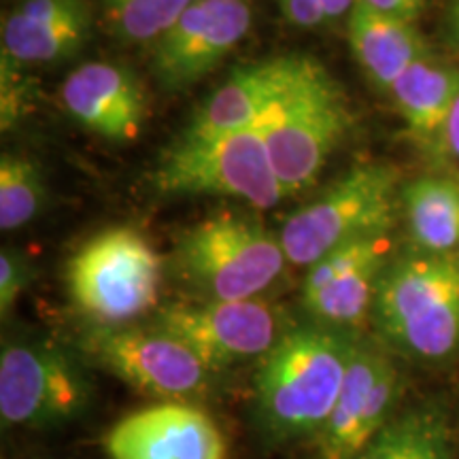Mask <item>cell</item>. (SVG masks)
Wrapping results in <instances>:
<instances>
[{
	"label": "cell",
	"mask_w": 459,
	"mask_h": 459,
	"mask_svg": "<svg viewBox=\"0 0 459 459\" xmlns=\"http://www.w3.org/2000/svg\"><path fill=\"white\" fill-rule=\"evenodd\" d=\"M400 200L398 169L385 162L355 166L281 228L287 262L311 268L336 247L389 232Z\"/></svg>",
	"instance_id": "obj_6"
},
{
	"label": "cell",
	"mask_w": 459,
	"mask_h": 459,
	"mask_svg": "<svg viewBox=\"0 0 459 459\" xmlns=\"http://www.w3.org/2000/svg\"><path fill=\"white\" fill-rule=\"evenodd\" d=\"M402 389L398 366L383 344L359 336L328 421L313 438L317 459H355L392 421Z\"/></svg>",
	"instance_id": "obj_11"
},
{
	"label": "cell",
	"mask_w": 459,
	"mask_h": 459,
	"mask_svg": "<svg viewBox=\"0 0 459 459\" xmlns=\"http://www.w3.org/2000/svg\"><path fill=\"white\" fill-rule=\"evenodd\" d=\"M359 334L330 325H291L260 359L254 378V417L273 443L315 438L328 421Z\"/></svg>",
	"instance_id": "obj_1"
},
{
	"label": "cell",
	"mask_w": 459,
	"mask_h": 459,
	"mask_svg": "<svg viewBox=\"0 0 459 459\" xmlns=\"http://www.w3.org/2000/svg\"><path fill=\"white\" fill-rule=\"evenodd\" d=\"M347 28L349 45L361 71L387 94L406 68L429 54L412 22L378 13L359 0L349 15Z\"/></svg>",
	"instance_id": "obj_18"
},
{
	"label": "cell",
	"mask_w": 459,
	"mask_h": 459,
	"mask_svg": "<svg viewBox=\"0 0 459 459\" xmlns=\"http://www.w3.org/2000/svg\"><path fill=\"white\" fill-rule=\"evenodd\" d=\"M287 196L317 181L351 126L349 99L332 74L304 56L290 91L257 122Z\"/></svg>",
	"instance_id": "obj_4"
},
{
	"label": "cell",
	"mask_w": 459,
	"mask_h": 459,
	"mask_svg": "<svg viewBox=\"0 0 459 459\" xmlns=\"http://www.w3.org/2000/svg\"><path fill=\"white\" fill-rule=\"evenodd\" d=\"M372 324L389 349L443 364L459 353V257L412 247L395 254L378 281Z\"/></svg>",
	"instance_id": "obj_2"
},
{
	"label": "cell",
	"mask_w": 459,
	"mask_h": 459,
	"mask_svg": "<svg viewBox=\"0 0 459 459\" xmlns=\"http://www.w3.org/2000/svg\"><path fill=\"white\" fill-rule=\"evenodd\" d=\"M319 4L324 9L328 24H336V22L349 20L358 0H319Z\"/></svg>",
	"instance_id": "obj_28"
},
{
	"label": "cell",
	"mask_w": 459,
	"mask_h": 459,
	"mask_svg": "<svg viewBox=\"0 0 459 459\" xmlns=\"http://www.w3.org/2000/svg\"><path fill=\"white\" fill-rule=\"evenodd\" d=\"M82 353L128 387L160 402L196 404L213 385V372L156 325H94L82 338Z\"/></svg>",
	"instance_id": "obj_8"
},
{
	"label": "cell",
	"mask_w": 459,
	"mask_h": 459,
	"mask_svg": "<svg viewBox=\"0 0 459 459\" xmlns=\"http://www.w3.org/2000/svg\"><path fill=\"white\" fill-rule=\"evenodd\" d=\"M108 459H228V443L194 402H158L119 419L102 438Z\"/></svg>",
	"instance_id": "obj_14"
},
{
	"label": "cell",
	"mask_w": 459,
	"mask_h": 459,
	"mask_svg": "<svg viewBox=\"0 0 459 459\" xmlns=\"http://www.w3.org/2000/svg\"><path fill=\"white\" fill-rule=\"evenodd\" d=\"M254 24L251 0H194L152 45V71L169 91L187 90L209 74Z\"/></svg>",
	"instance_id": "obj_13"
},
{
	"label": "cell",
	"mask_w": 459,
	"mask_h": 459,
	"mask_svg": "<svg viewBox=\"0 0 459 459\" xmlns=\"http://www.w3.org/2000/svg\"><path fill=\"white\" fill-rule=\"evenodd\" d=\"M281 238L254 217L226 213L183 230L172 266L198 300H255L283 277Z\"/></svg>",
	"instance_id": "obj_3"
},
{
	"label": "cell",
	"mask_w": 459,
	"mask_h": 459,
	"mask_svg": "<svg viewBox=\"0 0 459 459\" xmlns=\"http://www.w3.org/2000/svg\"><path fill=\"white\" fill-rule=\"evenodd\" d=\"M389 96L421 145L443 149L446 124L459 99V68L428 54L400 74Z\"/></svg>",
	"instance_id": "obj_19"
},
{
	"label": "cell",
	"mask_w": 459,
	"mask_h": 459,
	"mask_svg": "<svg viewBox=\"0 0 459 459\" xmlns=\"http://www.w3.org/2000/svg\"><path fill=\"white\" fill-rule=\"evenodd\" d=\"M453 11H457V13H459V0H457L455 4H453Z\"/></svg>",
	"instance_id": "obj_31"
},
{
	"label": "cell",
	"mask_w": 459,
	"mask_h": 459,
	"mask_svg": "<svg viewBox=\"0 0 459 459\" xmlns=\"http://www.w3.org/2000/svg\"><path fill=\"white\" fill-rule=\"evenodd\" d=\"M48 187L37 162L22 153L0 158V228L4 232L24 228L41 213Z\"/></svg>",
	"instance_id": "obj_23"
},
{
	"label": "cell",
	"mask_w": 459,
	"mask_h": 459,
	"mask_svg": "<svg viewBox=\"0 0 459 459\" xmlns=\"http://www.w3.org/2000/svg\"><path fill=\"white\" fill-rule=\"evenodd\" d=\"M162 257L139 230L115 226L79 247L66 264V290L96 325H128L156 308Z\"/></svg>",
	"instance_id": "obj_7"
},
{
	"label": "cell",
	"mask_w": 459,
	"mask_h": 459,
	"mask_svg": "<svg viewBox=\"0 0 459 459\" xmlns=\"http://www.w3.org/2000/svg\"><path fill=\"white\" fill-rule=\"evenodd\" d=\"M453 26H455V32L459 37V13H457V11H453Z\"/></svg>",
	"instance_id": "obj_30"
},
{
	"label": "cell",
	"mask_w": 459,
	"mask_h": 459,
	"mask_svg": "<svg viewBox=\"0 0 459 459\" xmlns=\"http://www.w3.org/2000/svg\"><path fill=\"white\" fill-rule=\"evenodd\" d=\"M60 100L79 126L113 143L134 141L147 117V96L139 77L113 62L74 68L62 85Z\"/></svg>",
	"instance_id": "obj_15"
},
{
	"label": "cell",
	"mask_w": 459,
	"mask_h": 459,
	"mask_svg": "<svg viewBox=\"0 0 459 459\" xmlns=\"http://www.w3.org/2000/svg\"><path fill=\"white\" fill-rule=\"evenodd\" d=\"M194 0H102V15L113 37L126 45H153Z\"/></svg>",
	"instance_id": "obj_22"
},
{
	"label": "cell",
	"mask_w": 459,
	"mask_h": 459,
	"mask_svg": "<svg viewBox=\"0 0 459 459\" xmlns=\"http://www.w3.org/2000/svg\"><path fill=\"white\" fill-rule=\"evenodd\" d=\"M152 325L181 341L211 372L262 359L291 328L264 298L170 302L158 308Z\"/></svg>",
	"instance_id": "obj_10"
},
{
	"label": "cell",
	"mask_w": 459,
	"mask_h": 459,
	"mask_svg": "<svg viewBox=\"0 0 459 459\" xmlns=\"http://www.w3.org/2000/svg\"><path fill=\"white\" fill-rule=\"evenodd\" d=\"M355 459H453L449 419L434 404L395 412Z\"/></svg>",
	"instance_id": "obj_21"
},
{
	"label": "cell",
	"mask_w": 459,
	"mask_h": 459,
	"mask_svg": "<svg viewBox=\"0 0 459 459\" xmlns=\"http://www.w3.org/2000/svg\"><path fill=\"white\" fill-rule=\"evenodd\" d=\"M412 247L449 255L459 249V179L446 172L417 177L402 189Z\"/></svg>",
	"instance_id": "obj_20"
},
{
	"label": "cell",
	"mask_w": 459,
	"mask_h": 459,
	"mask_svg": "<svg viewBox=\"0 0 459 459\" xmlns=\"http://www.w3.org/2000/svg\"><path fill=\"white\" fill-rule=\"evenodd\" d=\"M392 247L389 232L372 234L336 247L307 268L300 300L308 321L358 332L372 315Z\"/></svg>",
	"instance_id": "obj_12"
},
{
	"label": "cell",
	"mask_w": 459,
	"mask_h": 459,
	"mask_svg": "<svg viewBox=\"0 0 459 459\" xmlns=\"http://www.w3.org/2000/svg\"><path fill=\"white\" fill-rule=\"evenodd\" d=\"M22 65L3 57V130L13 126L22 115L26 113V100H28V88L26 82L22 79Z\"/></svg>",
	"instance_id": "obj_25"
},
{
	"label": "cell",
	"mask_w": 459,
	"mask_h": 459,
	"mask_svg": "<svg viewBox=\"0 0 459 459\" xmlns=\"http://www.w3.org/2000/svg\"><path fill=\"white\" fill-rule=\"evenodd\" d=\"M91 34L90 0H22L3 17V57L17 65L71 60Z\"/></svg>",
	"instance_id": "obj_16"
},
{
	"label": "cell",
	"mask_w": 459,
	"mask_h": 459,
	"mask_svg": "<svg viewBox=\"0 0 459 459\" xmlns=\"http://www.w3.org/2000/svg\"><path fill=\"white\" fill-rule=\"evenodd\" d=\"M91 383L79 361L49 342H9L0 353L4 428L48 429L88 411Z\"/></svg>",
	"instance_id": "obj_9"
},
{
	"label": "cell",
	"mask_w": 459,
	"mask_h": 459,
	"mask_svg": "<svg viewBox=\"0 0 459 459\" xmlns=\"http://www.w3.org/2000/svg\"><path fill=\"white\" fill-rule=\"evenodd\" d=\"M277 4L285 20L296 28L317 30V28L328 24L319 0H277Z\"/></svg>",
	"instance_id": "obj_26"
},
{
	"label": "cell",
	"mask_w": 459,
	"mask_h": 459,
	"mask_svg": "<svg viewBox=\"0 0 459 459\" xmlns=\"http://www.w3.org/2000/svg\"><path fill=\"white\" fill-rule=\"evenodd\" d=\"M359 3L378 11V13L400 17L406 22H415L417 15L426 7V0H359Z\"/></svg>",
	"instance_id": "obj_27"
},
{
	"label": "cell",
	"mask_w": 459,
	"mask_h": 459,
	"mask_svg": "<svg viewBox=\"0 0 459 459\" xmlns=\"http://www.w3.org/2000/svg\"><path fill=\"white\" fill-rule=\"evenodd\" d=\"M443 149H445V152H449L453 158L459 160V99H457L455 107H453V111H451L449 124H446Z\"/></svg>",
	"instance_id": "obj_29"
},
{
	"label": "cell",
	"mask_w": 459,
	"mask_h": 459,
	"mask_svg": "<svg viewBox=\"0 0 459 459\" xmlns=\"http://www.w3.org/2000/svg\"><path fill=\"white\" fill-rule=\"evenodd\" d=\"M34 279V266L26 255L4 247L0 254V315L7 319L15 302L30 287Z\"/></svg>",
	"instance_id": "obj_24"
},
{
	"label": "cell",
	"mask_w": 459,
	"mask_h": 459,
	"mask_svg": "<svg viewBox=\"0 0 459 459\" xmlns=\"http://www.w3.org/2000/svg\"><path fill=\"white\" fill-rule=\"evenodd\" d=\"M152 186L162 196L238 198L254 209H271L290 198L257 124L220 134L183 130L160 158Z\"/></svg>",
	"instance_id": "obj_5"
},
{
	"label": "cell",
	"mask_w": 459,
	"mask_h": 459,
	"mask_svg": "<svg viewBox=\"0 0 459 459\" xmlns=\"http://www.w3.org/2000/svg\"><path fill=\"white\" fill-rule=\"evenodd\" d=\"M304 56H279L237 68L194 115L187 132L220 134L255 126L294 85Z\"/></svg>",
	"instance_id": "obj_17"
}]
</instances>
